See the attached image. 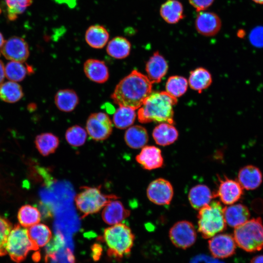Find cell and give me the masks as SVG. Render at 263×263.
I'll list each match as a JSON object with an SVG mask.
<instances>
[{"instance_id": "obj_1", "label": "cell", "mask_w": 263, "mask_h": 263, "mask_svg": "<svg viewBox=\"0 0 263 263\" xmlns=\"http://www.w3.org/2000/svg\"><path fill=\"white\" fill-rule=\"evenodd\" d=\"M152 84L147 75L134 70L117 84L111 97L119 106L136 110L152 92Z\"/></svg>"}, {"instance_id": "obj_2", "label": "cell", "mask_w": 263, "mask_h": 263, "mask_svg": "<svg viewBox=\"0 0 263 263\" xmlns=\"http://www.w3.org/2000/svg\"><path fill=\"white\" fill-rule=\"evenodd\" d=\"M177 99L166 91L151 92L144 100L137 112L141 123L152 122L174 123L173 106Z\"/></svg>"}, {"instance_id": "obj_3", "label": "cell", "mask_w": 263, "mask_h": 263, "mask_svg": "<svg viewBox=\"0 0 263 263\" xmlns=\"http://www.w3.org/2000/svg\"><path fill=\"white\" fill-rule=\"evenodd\" d=\"M134 238L131 228L121 223L105 228L102 238L108 247V255L115 259L129 255Z\"/></svg>"}, {"instance_id": "obj_4", "label": "cell", "mask_w": 263, "mask_h": 263, "mask_svg": "<svg viewBox=\"0 0 263 263\" xmlns=\"http://www.w3.org/2000/svg\"><path fill=\"white\" fill-rule=\"evenodd\" d=\"M224 207L220 202L212 201L198 210V231L204 238L210 239L226 228Z\"/></svg>"}, {"instance_id": "obj_5", "label": "cell", "mask_w": 263, "mask_h": 263, "mask_svg": "<svg viewBox=\"0 0 263 263\" xmlns=\"http://www.w3.org/2000/svg\"><path fill=\"white\" fill-rule=\"evenodd\" d=\"M233 237L241 248L248 252L263 248V224L261 218L249 219L235 227Z\"/></svg>"}, {"instance_id": "obj_6", "label": "cell", "mask_w": 263, "mask_h": 263, "mask_svg": "<svg viewBox=\"0 0 263 263\" xmlns=\"http://www.w3.org/2000/svg\"><path fill=\"white\" fill-rule=\"evenodd\" d=\"M75 196V203L82 214V218L99 212L110 201L118 197L114 194H105L100 190V187L83 186Z\"/></svg>"}, {"instance_id": "obj_7", "label": "cell", "mask_w": 263, "mask_h": 263, "mask_svg": "<svg viewBox=\"0 0 263 263\" xmlns=\"http://www.w3.org/2000/svg\"><path fill=\"white\" fill-rule=\"evenodd\" d=\"M38 248L30 240L26 228L19 224L13 226L6 244L7 253L12 260L19 263L25 259L30 251Z\"/></svg>"}, {"instance_id": "obj_8", "label": "cell", "mask_w": 263, "mask_h": 263, "mask_svg": "<svg viewBox=\"0 0 263 263\" xmlns=\"http://www.w3.org/2000/svg\"><path fill=\"white\" fill-rule=\"evenodd\" d=\"M169 237L172 244L176 247L186 249L195 243L197 234L191 222L183 220L172 225L169 231Z\"/></svg>"}, {"instance_id": "obj_9", "label": "cell", "mask_w": 263, "mask_h": 263, "mask_svg": "<svg viewBox=\"0 0 263 263\" xmlns=\"http://www.w3.org/2000/svg\"><path fill=\"white\" fill-rule=\"evenodd\" d=\"M112 130V122L105 113H92L87 120L86 132L94 140L99 141L106 139L110 136Z\"/></svg>"}, {"instance_id": "obj_10", "label": "cell", "mask_w": 263, "mask_h": 263, "mask_svg": "<svg viewBox=\"0 0 263 263\" xmlns=\"http://www.w3.org/2000/svg\"><path fill=\"white\" fill-rule=\"evenodd\" d=\"M147 195L149 200L156 205H167L170 204L173 198V187L168 180L158 178L149 185Z\"/></svg>"}, {"instance_id": "obj_11", "label": "cell", "mask_w": 263, "mask_h": 263, "mask_svg": "<svg viewBox=\"0 0 263 263\" xmlns=\"http://www.w3.org/2000/svg\"><path fill=\"white\" fill-rule=\"evenodd\" d=\"M236 243L233 236L228 234H216L208 241V248L215 258L224 259L233 255Z\"/></svg>"}, {"instance_id": "obj_12", "label": "cell", "mask_w": 263, "mask_h": 263, "mask_svg": "<svg viewBox=\"0 0 263 263\" xmlns=\"http://www.w3.org/2000/svg\"><path fill=\"white\" fill-rule=\"evenodd\" d=\"M220 183L217 190L213 192L214 198L219 197L224 204L230 205L237 202L243 194V188L237 180L226 176L219 177Z\"/></svg>"}, {"instance_id": "obj_13", "label": "cell", "mask_w": 263, "mask_h": 263, "mask_svg": "<svg viewBox=\"0 0 263 263\" xmlns=\"http://www.w3.org/2000/svg\"><path fill=\"white\" fill-rule=\"evenodd\" d=\"M1 53L6 59L20 62L25 61L29 56L27 42L24 39L17 36L5 40L1 47Z\"/></svg>"}, {"instance_id": "obj_14", "label": "cell", "mask_w": 263, "mask_h": 263, "mask_svg": "<svg viewBox=\"0 0 263 263\" xmlns=\"http://www.w3.org/2000/svg\"><path fill=\"white\" fill-rule=\"evenodd\" d=\"M197 31L206 37L216 35L220 30L222 22L219 17L212 12L200 11L195 21Z\"/></svg>"}, {"instance_id": "obj_15", "label": "cell", "mask_w": 263, "mask_h": 263, "mask_svg": "<svg viewBox=\"0 0 263 263\" xmlns=\"http://www.w3.org/2000/svg\"><path fill=\"white\" fill-rule=\"evenodd\" d=\"M135 159L137 162L147 170L159 169L164 165L161 150L154 146L143 147Z\"/></svg>"}, {"instance_id": "obj_16", "label": "cell", "mask_w": 263, "mask_h": 263, "mask_svg": "<svg viewBox=\"0 0 263 263\" xmlns=\"http://www.w3.org/2000/svg\"><path fill=\"white\" fill-rule=\"evenodd\" d=\"M130 215V210L126 209L120 201L115 199L110 201L104 207L101 217L105 223L114 225L120 223Z\"/></svg>"}, {"instance_id": "obj_17", "label": "cell", "mask_w": 263, "mask_h": 263, "mask_svg": "<svg viewBox=\"0 0 263 263\" xmlns=\"http://www.w3.org/2000/svg\"><path fill=\"white\" fill-rule=\"evenodd\" d=\"M168 70L166 60L158 52L153 53L146 65L147 76L153 84L159 83L167 74Z\"/></svg>"}, {"instance_id": "obj_18", "label": "cell", "mask_w": 263, "mask_h": 263, "mask_svg": "<svg viewBox=\"0 0 263 263\" xmlns=\"http://www.w3.org/2000/svg\"><path fill=\"white\" fill-rule=\"evenodd\" d=\"M262 180V173L258 168L247 165L239 170L237 181L243 188L253 190L260 186Z\"/></svg>"}, {"instance_id": "obj_19", "label": "cell", "mask_w": 263, "mask_h": 263, "mask_svg": "<svg viewBox=\"0 0 263 263\" xmlns=\"http://www.w3.org/2000/svg\"><path fill=\"white\" fill-rule=\"evenodd\" d=\"M86 76L98 83L106 82L109 76V70L104 61L95 59H87L83 65Z\"/></svg>"}, {"instance_id": "obj_20", "label": "cell", "mask_w": 263, "mask_h": 263, "mask_svg": "<svg viewBox=\"0 0 263 263\" xmlns=\"http://www.w3.org/2000/svg\"><path fill=\"white\" fill-rule=\"evenodd\" d=\"M224 216L226 225L235 228L249 220L250 212L243 204H232L224 207Z\"/></svg>"}, {"instance_id": "obj_21", "label": "cell", "mask_w": 263, "mask_h": 263, "mask_svg": "<svg viewBox=\"0 0 263 263\" xmlns=\"http://www.w3.org/2000/svg\"><path fill=\"white\" fill-rule=\"evenodd\" d=\"M214 198L213 192L206 185L198 184L193 187L188 194L189 202L195 209L199 210L208 205Z\"/></svg>"}, {"instance_id": "obj_22", "label": "cell", "mask_w": 263, "mask_h": 263, "mask_svg": "<svg viewBox=\"0 0 263 263\" xmlns=\"http://www.w3.org/2000/svg\"><path fill=\"white\" fill-rule=\"evenodd\" d=\"M152 136L157 144L166 146L173 143L177 139L178 132L172 124L160 123L153 129Z\"/></svg>"}, {"instance_id": "obj_23", "label": "cell", "mask_w": 263, "mask_h": 263, "mask_svg": "<svg viewBox=\"0 0 263 263\" xmlns=\"http://www.w3.org/2000/svg\"><path fill=\"white\" fill-rule=\"evenodd\" d=\"M85 40L92 48L101 49L107 44L109 34L103 26L95 24L90 26L85 33Z\"/></svg>"}, {"instance_id": "obj_24", "label": "cell", "mask_w": 263, "mask_h": 263, "mask_svg": "<svg viewBox=\"0 0 263 263\" xmlns=\"http://www.w3.org/2000/svg\"><path fill=\"white\" fill-rule=\"evenodd\" d=\"M160 14L163 19L169 24L178 22L185 17L182 3L176 0H168L161 6Z\"/></svg>"}, {"instance_id": "obj_25", "label": "cell", "mask_w": 263, "mask_h": 263, "mask_svg": "<svg viewBox=\"0 0 263 263\" xmlns=\"http://www.w3.org/2000/svg\"><path fill=\"white\" fill-rule=\"evenodd\" d=\"M124 139L131 148H142L147 143L149 135L146 129L140 125L130 127L126 131Z\"/></svg>"}, {"instance_id": "obj_26", "label": "cell", "mask_w": 263, "mask_h": 263, "mask_svg": "<svg viewBox=\"0 0 263 263\" xmlns=\"http://www.w3.org/2000/svg\"><path fill=\"white\" fill-rule=\"evenodd\" d=\"M188 81L192 89L201 93L211 85L212 77L207 70L199 67L190 72Z\"/></svg>"}, {"instance_id": "obj_27", "label": "cell", "mask_w": 263, "mask_h": 263, "mask_svg": "<svg viewBox=\"0 0 263 263\" xmlns=\"http://www.w3.org/2000/svg\"><path fill=\"white\" fill-rule=\"evenodd\" d=\"M79 102L76 93L73 90L63 89L58 91L55 96V103L60 111L70 112L74 110Z\"/></svg>"}, {"instance_id": "obj_28", "label": "cell", "mask_w": 263, "mask_h": 263, "mask_svg": "<svg viewBox=\"0 0 263 263\" xmlns=\"http://www.w3.org/2000/svg\"><path fill=\"white\" fill-rule=\"evenodd\" d=\"M59 143L58 137L50 132H44L38 135L35 140L37 149L44 156L55 152L58 148Z\"/></svg>"}, {"instance_id": "obj_29", "label": "cell", "mask_w": 263, "mask_h": 263, "mask_svg": "<svg viewBox=\"0 0 263 263\" xmlns=\"http://www.w3.org/2000/svg\"><path fill=\"white\" fill-rule=\"evenodd\" d=\"M130 42L123 37H116L108 43L106 51L109 55L116 59L127 57L131 52Z\"/></svg>"}, {"instance_id": "obj_30", "label": "cell", "mask_w": 263, "mask_h": 263, "mask_svg": "<svg viewBox=\"0 0 263 263\" xmlns=\"http://www.w3.org/2000/svg\"><path fill=\"white\" fill-rule=\"evenodd\" d=\"M17 217L21 226L29 228L39 223L41 213L36 207L25 205L19 208Z\"/></svg>"}, {"instance_id": "obj_31", "label": "cell", "mask_w": 263, "mask_h": 263, "mask_svg": "<svg viewBox=\"0 0 263 263\" xmlns=\"http://www.w3.org/2000/svg\"><path fill=\"white\" fill-rule=\"evenodd\" d=\"M30 240L38 248L46 245L51 240L52 232L48 226L37 224L27 229Z\"/></svg>"}, {"instance_id": "obj_32", "label": "cell", "mask_w": 263, "mask_h": 263, "mask_svg": "<svg viewBox=\"0 0 263 263\" xmlns=\"http://www.w3.org/2000/svg\"><path fill=\"white\" fill-rule=\"evenodd\" d=\"M23 96L20 85L14 81H7L0 85V98L7 103H15Z\"/></svg>"}, {"instance_id": "obj_33", "label": "cell", "mask_w": 263, "mask_h": 263, "mask_svg": "<svg viewBox=\"0 0 263 263\" xmlns=\"http://www.w3.org/2000/svg\"><path fill=\"white\" fill-rule=\"evenodd\" d=\"M134 110L129 107L119 106L113 115V122L114 126L120 129L130 127L133 123L136 118Z\"/></svg>"}, {"instance_id": "obj_34", "label": "cell", "mask_w": 263, "mask_h": 263, "mask_svg": "<svg viewBox=\"0 0 263 263\" xmlns=\"http://www.w3.org/2000/svg\"><path fill=\"white\" fill-rule=\"evenodd\" d=\"M188 81L184 77L179 75L170 76L166 84V92L172 96L177 98L187 91Z\"/></svg>"}, {"instance_id": "obj_35", "label": "cell", "mask_w": 263, "mask_h": 263, "mask_svg": "<svg viewBox=\"0 0 263 263\" xmlns=\"http://www.w3.org/2000/svg\"><path fill=\"white\" fill-rule=\"evenodd\" d=\"M28 68L22 62L11 61L5 66V75L12 81L19 82L23 80L27 73Z\"/></svg>"}, {"instance_id": "obj_36", "label": "cell", "mask_w": 263, "mask_h": 263, "mask_svg": "<svg viewBox=\"0 0 263 263\" xmlns=\"http://www.w3.org/2000/svg\"><path fill=\"white\" fill-rule=\"evenodd\" d=\"M86 138L87 132L78 125L70 127L65 133V138L67 142L75 147L83 145L86 141Z\"/></svg>"}, {"instance_id": "obj_37", "label": "cell", "mask_w": 263, "mask_h": 263, "mask_svg": "<svg viewBox=\"0 0 263 263\" xmlns=\"http://www.w3.org/2000/svg\"><path fill=\"white\" fill-rule=\"evenodd\" d=\"M7 6L8 18L15 19L31 5L32 0H4Z\"/></svg>"}, {"instance_id": "obj_38", "label": "cell", "mask_w": 263, "mask_h": 263, "mask_svg": "<svg viewBox=\"0 0 263 263\" xmlns=\"http://www.w3.org/2000/svg\"><path fill=\"white\" fill-rule=\"evenodd\" d=\"M13 226L8 219L0 215V256L7 254V241Z\"/></svg>"}, {"instance_id": "obj_39", "label": "cell", "mask_w": 263, "mask_h": 263, "mask_svg": "<svg viewBox=\"0 0 263 263\" xmlns=\"http://www.w3.org/2000/svg\"><path fill=\"white\" fill-rule=\"evenodd\" d=\"M64 241L62 236L58 234L46 245V256L45 260L48 258H54L55 254L58 250L62 247Z\"/></svg>"}, {"instance_id": "obj_40", "label": "cell", "mask_w": 263, "mask_h": 263, "mask_svg": "<svg viewBox=\"0 0 263 263\" xmlns=\"http://www.w3.org/2000/svg\"><path fill=\"white\" fill-rule=\"evenodd\" d=\"M251 44L256 47H263V26H257L250 32L249 36Z\"/></svg>"}, {"instance_id": "obj_41", "label": "cell", "mask_w": 263, "mask_h": 263, "mask_svg": "<svg viewBox=\"0 0 263 263\" xmlns=\"http://www.w3.org/2000/svg\"><path fill=\"white\" fill-rule=\"evenodd\" d=\"M189 3L197 11H202L207 9L214 0H188Z\"/></svg>"}, {"instance_id": "obj_42", "label": "cell", "mask_w": 263, "mask_h": 263, "mask_svg": "<svg viewBox=\"0 0 263 263\" xmlns=\"http://www.w3.org/2000/svg\"><path fill=\"white\" fill-rule=\"evenodd\" d=\"M190 263H223L214 257L204 254L198 255L191 259Z\"/></svg>"}, {"instance_id": "obj_43", "label": "cell", "mask_w": 263, "mask_h": 263, "mask_svg": "<svg viewBox=\"0 0 263 263\" xmlns=\"http://www.w3.org/2000/svg\"><path fill=\"white\" fill-rule=\"evenodd\" d=\"M92 257L95 261H98L102 254V248L101 245L97 243H95L91 247Z\"/></svg>"}, {"instance_id": "obj_44", "label": "cell", "mask_w": 263, "mask_h": 263, "mask_svg": "<svg viewBox=\"0 0 263 263\" xmlns=\"http://www.w3.org/2000/svg\"><path fill=\"white\" fill-rule=\"evenodd\" d=\"M59 4H64L71 8H74L76 5L77 0H55Z\"/></svg>"}, {"instance_id": "obj_45", "label": "cell", "mask_w": 263, "mask_h": 263, "mask_svg": "<svg viewBox=\"0 0 263 263\" xmlns=\"http://www.w3.org/2000/svg\"><path fill=\"white\" fill-rule=\"evenodd\" d=\"M5 76V67L2 61L0 60V85L3 83Z\"/></svg>"}, {"instance_id": "obj_46", "label": "cell", "mask_w": 263, "mask_h": 263, "mask_svg": "<svg viewBox=\"0 0 263 263\" xmlns=\"http://www.w3.org/2000/svg\"><path fill=\"white\" fill-rule=\"evenodd\" d=\"M250 263H263V255H258L253 257Z\"/></svg>"}, {"instance_id": "obj_47", "label": "cell", "mask_w": 263, "mask_h": 263, "mask_svg": "<svg viewBox=\"0 0 263 263\" xmlns=\"http://www.w3.org/2000/svg\"><path fill=\"white\" fill-rule=\"evenodd\" d=\"M5 40L2 34L0 32V48L2 46Z\"/></svg>"}, {"instance_id": "obj_48", "label": "cell", "mask_w": 263, "mask_h": 263, "mask_svg": "<svg viewBox=\"0 0 263 263\" xmlns=\"http://www.w3.org/2000/svg\"><path fill=\"white\" fill-rule=\"evenodd\" d=\"M252 0L257 3L263 4V0Z\"/></svg>"}, {"instance_id": "obj_49", "label": "cell", "mask_w": 263, "mask_h": 263, "mask_svg": "<svg viewBox=\"0 0 263 263\" xmlns=\"http://www.w3.org/2000/svg\"><path fill=\"white\" fill-rule=\"evenodd\" d=\"M0 13H1V9H0Z\"/></svg>"}]
</instances>
